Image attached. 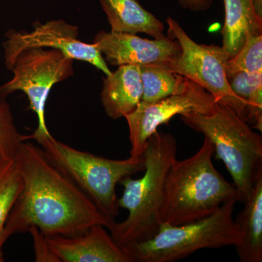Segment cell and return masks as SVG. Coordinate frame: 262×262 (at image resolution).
Masks as SVG:
<instances>
[{
  "mask_svg": "<svg viewBox=\"0 0 262 262\" xmlns=\"http://www.w3.org/2000/svg\"><path fill=\"white\" fill-rule=\"evenodd\" d=\"M93 44L105 61L119 67L167 63L181 52L178 41L169 35L148 39L136 34L101 31Z\"/></svg>",
  "mask_w": 262,
  "mask_h": 262,
  "instance_id": "8fae6325",
  "label": "cell"
},
{
  "mask_svg": "<svg viewBox=\"0 0 262 262\" xmlns=\"http://www.w3.org/2000/svg\"><path fill=\"white\" fill-rule=\"evenodd\" d=\"M0 160H2V158H0Z\"/></svg>",
  "mask_w": 262,
  "mask_h": 262,
  "instance_id": "d4e9b609",
  "label": "cell"
},
{
  "mask_svg": "<svg viewBox=\"0 0 262 262\" xmlns=\"http://www.w3.org/2000/svg\"><path fill=\"white\" fill-rule=\"evenodd\" d=\"M24 141V136L19 134L15 127L9 104L6 100H0V158H16Z\"/></svg>",
  "mask_w": 262,
  "mask_h": 262,
  "instance_id": "ffe728a7",
  "label": "cell"
},
{
  "mask_svg": "<svg viewBox=\"0 0 262 262\" xmlns=\"http://www.w3.org/2000/svg\"><path fill=\"white\" fill-rule=\"evenodd\" d=\"M28 232L32 234L34 241L36 261L60 262L56 255L52 251L48 244L47 237H46L36 227H31Z\"/></svg>",
  "mask_w": 262,
  "mask_h": 262,
  "instance_id": "7402d4cb",
  "label": "cell"
},
{
  "mask_svg": "<svg viewBox=\"0 0 262 262\" xmlns=\"http://www.w3.org/2000/svg\"><path fill=\"white\" fill-rule=\"evenodd\" d=\"M142 82V101L156 102L170 95L182 92L189 79L174 72L166 63L139 66Z\"/></svg>",
  "mask_w": 262,
  "mask_h": 262,
  "instance_id": "e0dca14e",
  "label": "cell"
},
{
  "mask_svg": "<svg viewBox=\"0 0 262 262\" xmlns=\"http://www.w3.org/2000/svg\"><path fill=\"white\" fill-rule=\"evenodd\" d=\"M168 35L180 45V53L166 64L176 73L201 85L215 98L229 106L246 121V103L229 85L227 77L229 60L223 48L211 45L198 44L180 24L168 18Z\"/></svg>",
  "mask_w": 262,
  "mask_h": 262,
  "instance_id": "52a82bcc",
  "label": "cell"
},
{
  "mask_svg": "<svg viewBox=\"0 0 262 262\" xmlns=\"http://www.w3.org/2000/svg\"><path fill=\"white\" fill-rule=\"evenodd\" d=\"M238 72L262 74V34L251 36L227 63V75Z\"/></svg>",
  "mask_w": 262,
  "mask_h": 262,
  "instance_id": "d6986e66",
  "label": "cell"
},
{
  "mask_svg": "<svg viewBox=\"0 0 262 262\" xmlns=\"http://www.w3.org/2000/svg\"><path fill=\"white\" fill-rule=\"evenodd\" d=\"M74 61L56 49L34 48L22 51L10 70L13 78L0 85V100H6L15 91H23L29 98L30 108L37 116L34 132L50 134L45 117L46 101L55 84L73 75Z\"/></svg>",
  "mask_w": 262,
  "mask_h": 262,
  "instance_id": "ba28073f",
  "label": "cell"
},
{
  "mask_svg": "<svg viewBox=\"0 0 262 262\" xmlns=\"http://www.w3.org/2000/svg\"><path fill=\"white\" fill-rule=\"evenodd\" d=\"M143 88L139 66L123 65L103 79L101 103L113 120L125 117L142 101Z\"/></svg>",
  "mask_w": 262,
  "mask_h": 262,
  "instance_id": "4fadbf2b",
  "label": "cell"
},
{
  "mask_svg": "<svg viewBox=\"0 0 262 262\" xmlns=\"http://www.w3.org/2000/svg\"><path fill=\"white\" fill-rule=\"evenodd\" d=\"M177 154V141L171 134L157 130L146 141L144 176L138 179L128 176L119 183L124 190L117 203L128 211V215L123 222L113 221L107 227L117 244L125 247L146 241L159 230L165 177Z\"/></svg>",
  "mask_w": 262,
  "mask_h": 262,
  "instance_id": "3957f363",
  "label": "cell"
},
{
  "mask_svg": "<svg viewBox=\"0 0 262 262\" xmlns=\"http://www.w3.org/2000/svg\"><path fill=\"white\" fill-rule=\"evenodd\" d=\"M254 1L255 8L260 16L262 17V0H253Z\"/></svg>",
  "mask_w": 262,
  "mask_h": 262,
  "instance_id": "cb8c5ba5",
  "label": "cell"
},
{
  "mask_svg": "<svg viewBox=\"0 0 262 262\" xmlns=\"http://www.w3.org/2000/svg\"><path fill=\"white\" fill-rule=\"evenodd\" d=\"M112 32L144 33L155 39L164 37V25L139 0H99Z\"/></svg>",
  "mask_w": 262,
  "mask_h": 262,
  "instance_id": "2e32d148",
  "label": "cell"
},
{
  "mask_svg": "<svg viewBox=\"0 0 262 262\" xmlns=\"http://www.w3.org/2000/svg\"><path fill=\"white\" fill-rule=\"evenodd\" d=\"M78 36V27L63 20H52L46 24L37 22L34 24V29L29 32L8 31L3 42L5 66L11 70L15 58L25 50L51 48L61 51L74 60L91 63L106 76L111 75L113 72L96 46L82 42Z\"/></svg>",
  "mask_w": 262,
  "mask_h": 262,
  "instance_id": "30bf717a",
  "label": "cell"
},
{
  "mask_svg": "<svg viewBox=\"0 0 262 262\" xmlns=\"http://www.w3.org/2000/svg\"><path fill=\"white\" fill-rule=\"evenodd\" d=\"M178 2L183 8L193 12L204 11L209 9L213 4L212 0H178Z\"/></svg>",
  "mask_w": 262,
  "mask_h": 262,
  "instance_id": "603a6c76",
  "label": "cell"
},
{
  "mask_svg": "<svg viewBox=\"0 0 262 262\" xmlns=\"http://www.w3.org/2000/svg\"><path fill=\"white\" fill-rule=\"evenodd\" d=\"M227 80L234 94L247 102L258 89L262 88V74L238 72L227 75Z\"/></svg>",
  "mask_w": 262,
  "mask_h": 262,
  "instance_id": "44dd1931",
  "label": "cell"
},
{
  "mask_svg": "<svg viewBox=\"0 0 262 262\" xmlns=\"http://www.w3.org/2000/svg\"><path fill=\"white\" fill-rule=\"evenodd\" d=\"M244 208L234 220L239 229L236 248L239 261H262V173L258 174Z\"/></svg>",
  "mask_w": 262,
  "mask_h": 262,
  "instance_id": "9a60e30c",
  "label": "cell"
},
{
  "mask_svg": "<svg viewBox=\"0 0 262 262\" xmlns=\"http://www.w3.org/2000/svg\"><path fill=\"white\" fill-rule=\"evenodd\" d=\"M225 20L222 29V48L229 59L241 51L251 36L262 34V17L253 0H223Z\"/></svg>",
  "mask_w": 262,
  "mask_h": 262,
  "instance_id": "5bb4252c",
  "label": "cell"
},
{
  "mask_svg": "<svg viewBox=\"0 0 262 262\" xmlns=\"http://www.w3.org/2000/svg\"><path fill=\"white\" fill-rule=\"evenodd\" d=\"M188 127L201 133L211 143L233 179L239 202L244 203L262 173V138L234 110L217 101L208 114L181 115Z\"/></svg>",
  "mask_w": 262,
  "mask_h": 262,
  "instance_id": "277c9868",
  "label": "cell"
},
{
  "mask_svg": "<svg viewBox=\"0 0 262 262\" xmlns=\"http://www.w3.org/2000/svg\"><path fill=\"white\" fill-rule=\"evenodd\" d=\"M213 155V145L205 139L192 157L175 160L165 177L160 208L161 223H190L212 214L226 202H239L234 184L215 168Z\"/></svg>",
  "mask_w": 262,
  "mask_h": 262,
  "instance_id": "7a4b0ae2",
  "label": "cell"
},
{
  "mask_svg": "<svg viewBox=\"0 0 262 262\" xmlns=\"http://www.w3.org/2000/svg\"><path fill=\"white\" fill-rule=\"evenodd\" d=\"M237 201L231 200L206 218L172 225L161 223L151 238L125 246L134 262H173L205 248H220L238 244V227L233 219Z\"/></svg>",
  "mask_w": 262,
  "mask_h": 262,
  "instance_id": "8992f818",
  "label": "cell"
},
{
  "mask_svg": "<svg viewBox=\"0 0 262 262\" xmlns=\"http://www.w3.org/2000/svg\"><path fill=\"white\" fill-rule=\"evenodd\" d=\"M102 225L74 237L52 236L48 244L60 262H134L127 248L117 244Z\"/></svg>",
  "mask_w": 262,
  "mask_h": 262,
  "instance_id": "7c38bea8",
  "label": "cell"
},
{
  "mask_svg": "<svg viewBox=\"0 0 262 262\" xmlns=\"http://www.w3.org/2000/svg\"><path fill=\"white\" fill-rule=\"evenodd\" d=\"M22 189L23 177L17 158L0 160V262L5 261V225Z\"/></svg>",
  "mask_w": 262,
  "mask_h": 262,
  "instance_id": "ac0fdd59",
  "label": "cell"
},
{
  "mask_svg": "<svg viewBox=\"0 0 262 262\" xmlns=\"http://www.w3.org/2000/svg\"><path fill=\"white\" fill-rule=\"evenodd\" d=\"M217 101L196 82L189 80L182 92L170 95L156 102L141 101L134 112L126 115L130 141V158H141L146 141L158 127L168 124L174 116L189 113L208 114Z\"/></svg>",
  "mask_w": 262,
  "mask_h": 262,
  "instance_id": "9c48e42d",
  "label": "cell"
},
{
  "mask_svg": "<svg viewBox=\"0 0 262 262\" xmlns=\"http://www.w3.org/2000/svg\"><path fill=\"white\" fill-rule=\"evenodd\" d=\"M24 141L34 139L44 150L48 159L69 177L86 194L110 221L119 214L116 187L128 176L144 171L145 160L108 159L80 151L56 140L51 134L33 133L24 136Z\"/></svg>",
  "mask_w": 262,
  "mask_h": 262,
  "instance_id": "5b68a950",
  "label": "cell"
},
{
  "mask_svg": "<svg viewBox=\"0 0 262 262\" xmlns=\"http://www.w3.org/2000/svg\"><path fill=\"white\" fill-rule=\"evenodd\" d=\"M23 189L5 227L6 239L36 227L46 237H74L106 218L77 185L48 159L44 150L24 141L16 157Z\"/></svg>",
  "mask_w": 262,
  "mask_h": 262,
  "instance_id": "6da1fadb",
  "label": "cell"
}]
</instances>
